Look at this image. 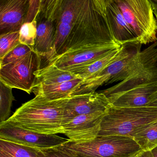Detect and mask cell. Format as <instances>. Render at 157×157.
Segmentation results:
<instances>
[{"mask_svg": "<svg viewBox=\"0 0 157 157\" xmlns=\"http://www.w3.org/2000/svg\"><path fill=\"white\" fill-rule=\"evenodd\" d=\"M105 113L81 115L72 118L64 126V134L69 141L84 142L98 136L102 118Z\"/></svg>", "mask_w": 157, "mask_h": 157, "instance_id": "8fae6325", "label": "cell"}, {"mask_svg": "<svg viewBox=\"0 0 157 157\" xmlns=\"http://www.w3.org/2000/svg\"><path fill=\"white\" fill-rule=\"evenodd\" d=\"M0 157H41L36 148L0 139Z\"/></svg>", "mask_w": 157, "mask_h": 157, "instance_id": "44dd1931", "label": "cell"}, {"mask_svg": "<svg viewBox=\"0 0 157 157\" xmlns=\"http://www.w3.org/2000/svg\"><path fill=\"white\" fill-rule=\"evenodd\" d=\"M12 89L0 81V123L6 122L10 117L12 105L15 100Z\"/></svg>", "mask_w": 157, "mask_h": 157, "instance_id": "603a6c76", "label": "cell"}, {"mask_svg": "<svg viewBox=\"0 0 157 157\" xmlns=\"http://www.w3.org/2000/svg\"><path fill=\"white\" fill-rule=\"evenodd\" d=\"M150 151L153 157H157V147L153 148Z\"/></svg>", "mask_w": 157, "mask_h": 157, "instance_id": "1f68e13d", "label": "cell"}, {"mask_svg": "<svg viewBox=\"0 0 157 157\" xmlns=\"http://www.w3.org/2000/svg\"><path fill=\"white\" fill-rule=\"evenodd\" d=\"M140 44L157 41V22L149 0H115Z\"/></svg>", "mask_w": 157, "mask_h": 157, "instance_id": "8992f818", "label": "cell"}, {"mask_svg": "<svg viewBox=\"0 0 157 157\" xmlns=\"http://www.w3.org/2000/svg\"><path fill=\"white\" fill-rule=\"evenodd\" d=\"M133 138L143 151H150L157 147V121L140 128Z\"/></svg>", "mask_w": 157, "mask_h": 157, "instance_id": "7402d4cb", "label": "cell"}, {"mask_svg": "<svg viewBox=\"0 0 157 157\" xmlns=\"http://www.w3.org/2000/svg\"><path fill=\"white\" fill-rule=\"evenodd\" d=\"M128 44H125L120 48L113 50L103 57L89 65L74 69L70 71L84 80L90 78L120 58L125 51Z\"/></svg>", "mask_w": 157, "mask_h": 157, "instance_id": "d6986e66", "label": "cell"}, {"mask_svg": "<svg viewBox=\"0 0 157 157\" xmlns=\"http://www.w3.org/2000/svg\"><path fill=\"white\" fill-rule=\"evenodd\" d=\"M105 7L106 0H84L64 53L94 46L117 44L110 31Z\"/></svg>", "mask_w": 157, "mask_h": 157, "instance_id": "3957f363", "label": "cell"}, {"mask_svg": "<svg viewBox=\"0 0 157 157\" xmlns=\"http://www.w3.org/2000/svg\"><path fill=\"white\" fill-rule=\"evenodd\" d=\"M36 22L37 32L34 49L41 57L42 64L44 65L55 56L56 22L44 16L39 11Z\"/></svg>", "mask_w": 157, "mask_h": 157, "instance_id": "4fadbf2b", "label": "cell"}, {"mask_svg": "<svg viewBox=\"0 0 157 157\" xmlns=\"http://www.w3.org/2000/svg\"><path fill=\"white\" fill-rule=\"evenodd\" d=\"M29 5V0H0V35L20 31Z\"/></svg>", "mask_w": 157, "mask_h": 157, "instance_id": "7c38bea8", "label": "cell"}, {"mask_svg": "<svg viewBox=\"0 0 157 157\" xmlns=\"http://www.w3.org/2000/svg\"><path fill=\"white\" fill-rule=\"evenodd\" d=\"M60 148L72 157H136L143 151L132 137L118 136H97L90 141H68Z\"/></svg>", "mask_w": 157, "mask_h": 157, "instance_id": "277c9868", "label": "cell"}, {"mask_svg": "<svg viewBox=\"0 0 157 157\" xmlns=\"http://www.w3.org/2000/svg\"><path fill=\"white\" fill-rule=\"evenodd\" d=\"M157 90V80L136 86L115 96L107 98L115 108H135L148 106L150 97Z\"/></svg>", "mask_w": 157, "mask_h": 157, "instance_id": "5bb4252c", "label": "cell"}, {"mask_svg": "<svg viewBox=\"0 0 157 157\" xmlns=\"http://www.w3.org/2000/svg\"><path fill=\"white\" fill-rule=\"evenodd\" d=\"M33 51H34L33 48L20 44L8 53L5 56L0 59V66H4L13 62Z\"/></svg>", "mask_w": 157, "mask_h": 157, "instance_id": "4316f807", "label": "cell"}, {"mask_svg": "<svg viewBox=\"0 0 157 157\" xmlns=\"http://www.w3.org/2000/svg\"><path fill=\"white\" fill-rule=\"evenodd\" d=\"M20 44L19 32L0 35V59Z\"/></svg>", "mask_w": 157, "mask_h": 157, "instance_id": "484cf974", "label": "cell"}, {"mask_svg": "<svg viewBox=\"0 0 157 157\" xmlns=\"http://www.w3.org/2000/svg\"><path fill=\"white\" fill-rule=\"evenodd\" d=\"M148 106L157 107V90L151 96L150 102Z\"/></svg>", "mask_w": 157, "mask_h": 157, "instance_id": "f1b7e54d", "label": "cell"}, {"mask_svg": "<svg viewBox=\"0 0 157 157\" xmlns=\"http://www.w3.org/2000/svg\"><path fill=\"white\" fill-rule=\"evenodd\" d=\"M121 46L118 44H109L68 51L49 59L43 67L48 64H53L63 70L71 71L89 65Z\"/></svg>", "mask_w": 157, "mask_h": 157, "instance_id": "9c48e42d", "label": "cell"}, {"mask_svg": "<svg viewBox=\"0 0 157 157\" xmlns=\"http://www.w3.org/2000/svg\"><path fill=\"white\" fill-rule=\"evenodd\" d=\"M136 157H153L151 151H143Z\"/></svg>", "mask_w": 157, "mask_h": 157, "instance_id": "f546056e", "label": "cell"}, {"mask_svg": "<svg viewBox=\"0 0 157 157\" xmlns=\"http://www.w3.org/2000/svg\"><path fill=\"white\" fill-rule=\"evenodd\" d=\"M68 99L50 101L36 94L17 109L7 122L39 134H63Z\"/></svg>", "mask_w": 157, "mask_h": 157, "instance_id": "7a4b0ae2", "label": "cell"}, {"mask_svg": "<svg viewBox=\"0 0 157 157\" xmlns=\"http://www.w3.org/2000/svg\"><path fill=\"white\" fill-rule=\"evenodd\" d=\"M141 44L129 43L124 54L99 73L83 81L73 96L95 92L104 84L123 81L135 74L157 67V41L140 51Z\"/></svg>", "mask_w": 157, "mask_h": 157, "instance_id": "6da1fadb", "label": "cell"}, {"mask_svg": "<svg viewBox=\"0 0 157 157\" xmlns=\"http://www.w3.org/2000/svg\"><path fill=\"white\" fill-rule=\"evenodd\" d=\"M155 80H157V67L135 74L101 92L108 98L126 91L136 86Z\"/></svg>", "mask_w": 157, "mask_h": 157, "instance_id": "ac0fdd59", "label": "cell"}, {"mask_svg": "<svg viewBox=\"0 0 157 157\" xmlns=\"http://www.w3.org/2000/svg\"><path fill=\"white\" fill-rule=\"evenodd\" d=\"M0 139L39 149L58 147L69 141L56 134L45 135L25 130L7 121L0 123Z\"/></svg>", "mask_w": 157, "mask_h": 157, "instance_id": "ba28073f", "label": "cell"}, {"mask_svg": "<svg viewBox=\"0 0 157 157\" xmlns=\"http://www.w3.org/2000/svg\"><path fill=\"white\" fill-rule=\"evenodd\" d=\"M149 1L151 4L152 9L157 10V0H149Z\"/></svg>", "mask_w": 157, "mask_h": 157, "instance_id": "4dcf8cb0", "label": "cell"}, {"mask_svg": "<svg viewBox=\"0 0 157 157\" xmlns=\"http://www.w3.org/2000/svg\"><path fill=\"white\" fill-rule=\"evenodd\" d=\"M37 15L32 22L25 23L19 31L20 44L33 48L34 47L37 32Z\"/></svg>", "mask_w": 157, "mask_h": 157, "instance_id": "d4e9b609", "label": "cell"}, {"mask_svg": "<svg viewBox=\"0 0 157 157\" xmlns=\"http://www.w3.org/2000/svg\"><path fill=\"white\" fill-rule=\"evenodd\" d=\"M105 13L111 33L116 42L121 46L129 43L139 44L115 0H106Z\"/></svg>", "mask_w": 157, "mask_h": 157, "instance_id": "9a60e30c", "label": "cell"}, {"mask_svg": "<svg viewBox=\"0 0 157 157\" xmlns=\"http://www.w3.org/2000/svg\"><path fill=\"white\" fill-rule=\"evenodd\" d=\"M72 28V25L67 24L63 23H56V39L54 46V57L59 56L64 53Z\"/></svg>", "mask_w": 157, "mask_h": 157, "instance_id": "cb8c5ba5", "label": "cell"}, {"mask_svg": "<svg viewBox=\"0 0 157 157\" xmlns=\"http://www.w3.org/2000/svg\"><path fill=\"white\" fill-rule=\"evenodd\" d=\"M35 75L34 88L40 85H54L81 78L71 71L63 70L53 64L42 67L35 72Z\"/></svg>", "mask_w": 157, "mask_h": 157, "instance_id": "e0dca14e", "label": "cell"}, {"mask_svg": "<svg viewBox=\"0 0 157 157\" xmlns=\"http://www.w3.org/2000/svg\"><path fill=\"white\" fill-rule=\"evenodd\" d=\"M41 58L35 51L4 66H0V81L12 89L30 94L35 85V72L41 67Z\"/></svg>", "mask_w": 157, "mask_h": 157, "instance_id": "52a82bcc", "label": "cell"}, {"mask_svg": "<svg viewBox=\"0 0 157 157\" xmlns=\"http://www.w3.org/2000/svg\"><path fill=\"white\" fill-rule=\"evenodd\" d=\"M153 13H154V15H155V17H156V20H157V10H153Z\"/></svg>", "mask_w": 157, "mask_h": 157, "instance_id": "d6a6232c", "label": "cell"}, {"mask_svg": "<svg viewBox=\"0 0 157 157\" xmlns=\"http://www.w3.org/2000/svg\"><path fill=\"white\" fill-rule=\"evenodd\" d=\"M84 80L82 78H78L59 84L40 85L35 87L33 91L35 95L38 94L50 101L66 99L73 96Z\"/></svg>", "mask_w": 157, "mask_h": 157, "instance_id": "2e32d148", "label": "cell"}, {"mask_svg": "<svg viewBox=\"0 0 157 157\" xmlns=\"http://www.w3.org/2000/svg\"><path fill=\"white\" fill-rule=\"evenodd\" d=\"M157 121V107L115 108L111 106L102 118L98 136L118 135L133 138L138 128Z\"/></svg>", "mask_w": 157, "mask_h": 157, "instance_id": "5b68a950", "label": "cell"}, {"mask_svg": "<svg viewBox=\"0 0 157 157\" xmlns=\"http://www.w3.org/2000/svg\"><path fill=\"white\" fill-rule=\"evenodd\" d=\"M84 3V0H60L56 23H63L73 26Z\"/></svg>", "mask_w": 157, "mask_h": 157, "instance_id": "ffe728a7", "label": "cell"}, {"mask_svg": "<svg viewBox=\"0 0 157 157\" xmlns=\"http://www.w3.org/2000/svg\"><path fill=\"white\" fill-rule=\"evenodd\" d=\"M40 150L41 157H72L59 147Z\"/></svg>", "mask_w": 157, "mask_h": 157, "instance_id": "83f0119b", "label": "cell"}, {"mask_svg": "<svg viewBox=\"0 0 157 157\" xmlns=\"http://www.w3.org/2000/svg\"><path fill=\"white\" fill-rule=\"evenodd\" d=\"M111 106L107 97L101 92L71 96L66 105L65 124L78 116L106 113Z\"/></svg>", "mask_w": 157, "mask_h": 157, "instance_id": "30bf717a", "label": "cell"}]
</instances>
